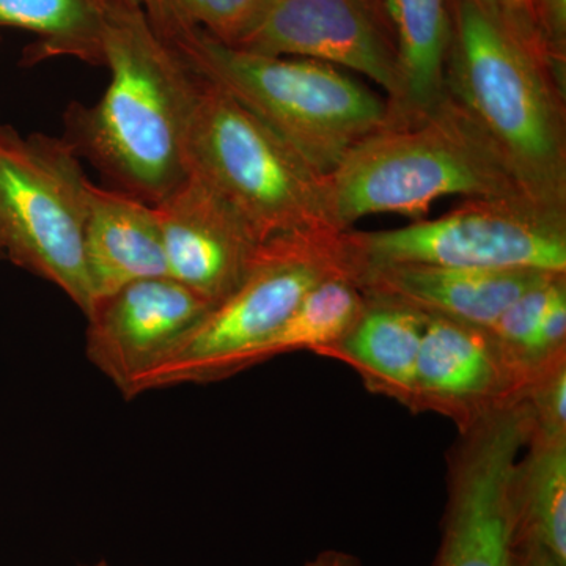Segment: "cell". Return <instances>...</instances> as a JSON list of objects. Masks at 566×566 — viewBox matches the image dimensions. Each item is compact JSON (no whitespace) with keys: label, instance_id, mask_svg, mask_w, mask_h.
<instances>
[{"label":"cell","instance_id":"cell-8","mask_svg":"<svg viewBox=\"0 0 566 566\" xmlns=\"http://www.w3.org/2000/svg\"><path fill=\"white\" fill-rule=\"evenodd\" d=\"M354 277L382 264H436L472 270L566 274V211L526 197L465 199L441 218L400 229L344 232Z\"/></svg>","mask_w":566,"mask_h":566},{"label":"cell","instance_id":"cell-7","mask_svg":"<svg viewBox=\"0 0 566 566\" xmlns=\"http://www.w3.org/2000/svg\"><path fill=\"white\" fill-rule=\"evenodd\" d=\"M91 182L63 137L0 125V260L57 286L85 316L93 305L84 256Z\"/></svg>","mask_w":566,"mask_h":566},{"label":"cell","instance_id":"cell-23","mask_svg":"<svg viewBox=\"0 0 566 566\" xmlns=\"http://www.w3.org/2000/svg\"><path fill=\"white\" fill-rule=\"evenodd\" d=\"M532 433L543 438H566V357L543 368L528 386Z\"/></svg>","mask_w":566,"mask_h":566},{"label":"cell","instance_id":"cell-3","mask_svg":"<svg viewBox=\"0 0 566 566\" xmlns=\"http://www.w3.org/2000/svg\"><path fill=\"white\" fill-rule=\"evenodd\" d=\"M155 32L193 74L232 96L324 178L390 122L386 96L340 66L240 50L200 28Z\"/></svg>","mask_w":566,"mask_h":566},{"label":"cell","instance_id":"cell-24","mask_svg":"<svg viewBox=\"0 0 566 566\" xmlns=\"http://www.w3.org/2000/svg\"><path fill=\"white\" fill-rule=\"evenodd\" d=\"M528 6L551 62L566 77V0H528Z\"/></svg>","mask_w":566,"mask_h":566},{"label":"cell","instance_id":"cell-26","mask_svg":"<svg viewBox=\"0 0 566 566\" xmlns=\"http://www.w3.org/2000/svg\"><path fill=\"white\" fill-rule=\"evenodd\" d=\"M494 2L497 3V6L501 7V9L504 10L505 13L509 14V17L512 18V20L515 21L521 29H523V31L531 33V35H534L535 39L542 43L538 33H536L534 20H532L531 6H528V0H494Z\"/></svg>","mask_w":566,"mask_h":566},{"label":"cell","instance_id":"cell-15","mask_svg":"<svg viewBox=\"0 0 566 566\" xmlns=\"http://www.w3.org/2000/svg\"><path fill=\"white\" fill-rule=\"evenodd\" d=\"M84 256L93 304L128 283L169 275L155 207L93 182Z\"/></svg>","mask_w":566,"mask_h":566},{"label":"cell","instance_id":"cell-22","mask_svg":"<svg viewBox=\"0 0 566 566\" xmlns=\"http://www.w3.org/2000/svg\"><path fill=\"white\" fill-rule=\"evenodd\" d=\"M564 283H566V274L549 275L545 281L536 283L526 293L521 294L490 327L491 333L501 342L506 353L523 365L528 374H531L526 364L528 346L547 305Z\"/></svg>","mask_w":566,"mask_h":566},{"label":"cell","instance_id":"cell-13","mask_svg":"<svg viewBox=\"0 0 566 566\" xmlns=\"http://www.w3.org/2000/svg\"><path fill=\"white\" fill-rule=\"evenodd\" d=\"M153 207L169 277L212 307L243 283L270 244L193 174Z\"/></svg>","mask_w":566,"mask_h":566},{"label":"cell","instance_id":"cell-27","mask_svg":"<svg viewBox=\"0 0 566 566\" xmlns=\"http://www.w3.org/2000/svg\"><path fill=\"white\" fill-rule=\"evenodd\" d=\"M304 566H364L359 557L345 551L326 549L305 562Z\"/></svg>","mask_w":566,"mask_h":566},{"label":"cell","instance_id":"cell-6","mask_svg":"<svg viewBox=\"0 0 566 566\" xmlns=\"http://www.w3.org/2000/svg\"><path fill=\"white\" fill-rule=\"evenodd\" d=\"M337 274L354 277L344 233L282 238L268 244L243 283L142 376L129 400L150 390L210 385L240 375L244 357L285 323L305 294Z\"/></svg>","mask_w":566,"mask_h":566},{"label":"cell","instance_id":"cell-14","mask_svg":"<svg viewBox=\"0 0 566 566\" xmlns=\"http://www.w3.org/2000/svg\"><path fill=\"white\" fill-rule=\"evenodd\" d=\"M549 275L554 273L401 263L363 268L356 282L368 300L490 329L521 294Z\"/></svg>","mask_w":566,"mask_h":566},{"label":"cell","instance_id":"cell-17","mask_svg":"<svg viewBox=\"0 0 566 566\" xmlns=\"http://www.w3.org/2000/svg\"><path fill=\"white\" fill-rule=\"evenodd\" d=\"M513 468L512 547H545L566 560V438L531 434Z\"/></svg>","mask_w":566,"mask_h":566},{"label":"cell","instance_id":"cell-2","mask_svg":"<svg viewBox=\"0 0 566 566\" xmlns=\"http://www.w3.org/2000/svg\"><path fill=\"white\" fill-rule=\"evenodd\" d=\"M103 65L111 73L103 98L71 104L63 139L118 191L161 202L189 175L199 77L129 0H104Z\"/></svg>","mask_w":566,"mask_h":566},{"label":"cell","instance_id":"cell-5","mask_svg":"<svg viewBox=\"0 0 566 566\" xmlns=\"http://www.w3.org/2000/svg\"><path fill=\"white\" fill-rule=\"evenodd\" d=\"M199 81L186 150L189 174L207 182L264 243L344 233L331 222L326 178L232 96Z\"/></svg>","mask_w":566,"mask_h":566},{"label":"cell","instance_id":"cell-20","mask_svg":"<svg viewBox=\"0 0 566 566\" xmlns=\"http://www.w3.org/2000/svg\"><path fill=\"white\" fill-rule=\"evenodd\" d=\"M103 21L104 0H0V28L39 36L28 62L63 55L103 65Z\"/></svg>","mask_w":566,"mask_h":566},{"label":"cell","instance_id":"cell-21","mask_svg":"<svg viewBox=\"0 0 566 566\" xmlns=\"http://www.w3.org/2000/svg\"><path fill=\"white\" fill-rule=\"evenodd\" d=\"M262 0H139L155 31L200 28L233 46L243 35Z\"/></svg>","mask_w":566,"mask_h":566},{"label":"cell","instance_id":"cell-9","mask_svg":"<svg viewBox=\"0 0 566 566\" xmlns=\"http://www.w3.org/2000/svg\"><path fill=\"white\" fill-rule=\"evenodd\" d=\"M526 419L495 412L458 431L447 453V499L433 566H513V468Z\"/></svg>","mask_w":566,"mask_h":566},{"label":"cell","instance_id":"cell-1","mask_svg":"<svg viewBox=\"0 0 566 566\" xmlns=\"http://www.w3.org/2000/svg\"><path fill=\"white\" fill-rule=\"evenodd\" d=\"M565 80L494 0H449L444 96L532 202L566 211Z\"/></svg>","mask_w":566,"mask_h":566},{"label":"cell","instance_id":"cell-29","mask_svg":"<svg viewBox=\"0 0 566 566\" xmlns=\"http://www.w3.org/2000/svg\"><path fill=\"white\" fill-rule=\"evenodd\" d=\"M129 2H136V3H139V0H129Z\"/></svg>","mask_w":566,"mask_h":566},{"label":"cell","instance_id":"cell-28","mask_svg":"<svg viewBox=\"0 0 566 566\" xmlns=\"http://www.w3.org/2000/svg\"><path fill=\"white\" fill-rule=\"evenodd\" d=\"M80 566H111L109 564H107L106 560H99V562H96V564H92V565H80Z\"/></svg>","mask_w":566,"mask_h":566},{"label":"cell","instance_id":"cell-25","mask_svg":"<svg viewBox=\"0 0 566 566\" xmlns=\"http://www.w3.org/2000/svg\"><path fill=\"white\" fill-rule=\"evenodd\" d=\"M513 566H566L564 558L545 549V547H512Z\"/></svg>","mask_w":566,"mask_h":566},{"label":"cell","instance_id":"cell-11","mask_svg":"<svg viewBox=\"0 0 566 566\" xmlns=\"http://www.w3.org/2000/svg\"><path fill=\"white\" fill-rule=\"evenodd\" d=\"M532 381L486 327L427 315L411 412H434L464 430L524 400Z\"/></svg>","mask_w":566,"mask_h":566},{"label":"cell","instance_id":"cell-4","mask_svg":"<svg viewBox=\"0 0 566 566\" xmlns=\"http://www.w3.org/2000/svg\"><path fill=\"white\" fill-rule=\"evenodd\" d=\"M449 196L526 197L446 96L427 114L390 120L365 137L326 177L327 210L338 232L374 214L419 221Z\"/></svg>","mask_w":566,"mask_h":566},{"label":"cell","instance_id":"cell-18","mask_svg":"<svg viewBox=\"0 0 566 566\" xmlns=\"http://www.w3.org/2000/svg\"><path fill=\"white\" fill-rule=\"evenodd\" d=\"M400 52L401 98L392 120L419 117L444 96L449 0H386Z\"/></svg>","mask_w":566,"mask_h":566},{"label":"cell","instance_id":"cell-10","mask_svg":"<svg viewBox=\"0 0 566 566\" xmlns=\"http://www.w3.org/2000/svg\"><path fill=\"white\" fill-rule=\"evenodd\" d=\"M240 50L340 66L401 98L400 52L386 0H262Z\"/></svg>","mask_w":566,"mask_h":566},{"label":"cell","instance_id":"cell-19","mask_svg":"<svg viewBox=\"0 0 566 566\" xmlns=\"http://www.w3.org/2000/svg\"><path fill=\"white\" fill-rule=\"evenodd\" d=\"M367 303V296L353 275L337 274L324 279L305 294L293 314L271 337L244 357L240 374L283 354H316L329 348L349 333Z\"/></svg>","mask_w":566,"mask_h":566},{"label":"cell","instance_id":"cell-16","mask_svg":"<svg viewBox=\"0 0 566 566\" xmlns=\"http://www.w3.org/2000/svg\"><path fill=\"white\" fill-rule=\"evenodd\" d=\"M424 322L427 315L412 308L368 300L349 333L316 356L348 365L368 392L390 398L411 411Z\"/></svg>","mask_w":566,"mask_h":566},{"label":"cell","instance_id":"cell-12","mask_svg":"<svg viewBox=\"0 0 566 566\" xmlns=\"http://www.w3.org/2000/svg\"><path fill=\"white\" fill-rule=\"evenodd\" d=\"M211 308L169 275L128 283L95 301L85 316V354L129 400L142 376L161 363Z\"/></svg>","mask_w":566,"mask_h":566}]
</instances>
